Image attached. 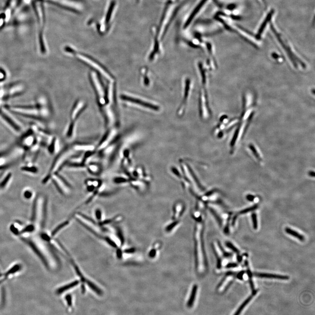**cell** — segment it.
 <instances>
[{"instance_id":"8992f818","label":"cell","mask_w":315,"mask_h":315,"mask_svg":"<svg viewBox=\"0 0 315 315\" xmlns=\"http://www.w3.org/2000/svg\"><path fill=\"white\" fill-rule=\"evenodd\" d=\"M255 277L277 279L281 280H288L289 278L288 276L281 275L275 274H267V273H254L253 274Z\"/></svg>"},{"instance_id":"8d00e7d4","label":"cell","mask_w":315,"mask_h":315,"mask_svg":"<svg viewBox=\"0 0 315 315\" xmlns=\"http://www.w3.org/2000/svg\"><path fill=\"white\" fill-rule=\"evenodd\" d=\"M230 219H231V217H229L228 219H227V224H226V226H225L224 230V233L226 234H228L229 233V222H230Z\"/></svg>"},{"instance_id":"5bb4252c","label":"cell","mask_w":315,"mask_h":315,"mask_svg":"<svg viewBox=\"0 0 315 315\" xmlns=\"http://www.w3.org/2000/svg\"><path fill=\"white\" fill-rule=\"evenodd\" d=\"M22 266L20 264H16L13 265L12 266L9 268L5 274H6L8 278H10L13 275L16 274L17 272H18L21 269Z\"/></svg>"},{"instance_id":"74e56055","label":"cell","mask_w":315,"mask_h":315,"mask_svg":"<svg viewBox=\"0 0 315 315\" xmlns=\"http://www.w3.org/2000/svg\"><path fill=\"white\" fill-rule=\"evenodd\" d=\"M239 267V264L236 263H230L226 265L225 268H235Z\"/></svg>"},{"instance_id":"7402d4cb","label":"cell","mask_w":315,"mask_h":315,"mask_svg":"<svg viewBox=\"0 0 315 315\" xmlns=\"http://www.w3.org/2000/svg\"><path fill=\"white\" fill-rule=\"evenodd\" d=\"M94 214L96 220L99 223L103 221V211L102 208L97 207L95 209Z\"/></svg>"},{"instance_id":"7a4b0ae2","label":"cell","mask_w":315,"mask_h":315,"mask_svg":"<svg viewBox=\"0 0 315 315\" xmlns=\"http://www.w3.org/2000/svg\"><path fill=\"white\" fill-rule=\"evenodd\" d=\"M75 152V151L73 149L72 147V148L68 147L62 151L54 160L51 166L50 172L43 180V183H46L51 179L52 172L55 169L56 167V170L55 173L58 172L59 171H60L63 167L64 166L66 165L67 162L70 160V158H72V157L74 155V154Z\"/></svg>"},{"instance_id":"d6a6232c","label":"cell","mask_w":315,"mask_h":315,"mask_svg":"<svg viewBox=\"0 0 315 315\" xmlns=\"http://www.w3.org/2000/svg\"><path fill=\"white\" fill-rule=\"evenodd\" d=\"M21 169L22 170L33 172V173H36L38 171L36 167H29L27 166L23 167Z\"/></svg>"},{"instance_id":"603a6c76","label":"cell","mask_w":315,"mask_h":315,"mask_svg":"<svg viewBox=\"0 0 315 315\" xmlns=\"http://www.w3.org/2000/svg\"><path fill=\"white\" fill-rule=\"evenodd\" d=\"M217 243L218 245V247H219V249L221 250V252H222V254L223 257L224 258H231V257H233V254L232 253H228V252H226L225 250L222 247L221 245V243L219 241L217 242Z\"/></svg>"},{"instance_id":"4fadbf2b","label":"cell","mask_w":315,"mask_h":315,"mask_svg":"<svg viewBox=\"0 0 315 315\" xmlns=\"http://www.w3.org/2000/svg\"><path fill=\"white\" fill-rule=\"evenodd\" d=\"M257 292H258V290H255L253 291L252 295H250L249 297H248V298L246 299V300L242 303V305L239 306V309H238L236 311V312L235 313V315H239V314H240L241 312L243 310L245 306H247V305L249 303V301H251V300L253 299V296H255V295H256Z\"/></svg>"},{"instance_id":"6da1fadb","label":"cell","mask_w":315,"mask_h":315,"mask_svg":"<svg viewBox=\"0 0 315 315\" xmlns=\"http://www.w3.org/2000/svg\"><path fill=\"white\" fill-rule=\"evenodd\" d=\"M203 224L201 222L197 223L194 234L195 243V260L197 272L204 274L206 270V260L203 242Z\"/></svg>"},{"instance_id":"b9f144b4","label":"cell","mask_w":315,"mask_h":315,"mask_svg":"<svg viewBox=\"0 0 315 315\" xmlns=\"http://www.w3.org/2000/svg\"><path fill=\"white\" fill-rule=\"evenodd\" d=\"M156 249H155V248H153L150 251L149 253V256L150 258H153L155 256L156 254Z\"/></svg>"},{"instance_id":"60d3db41","label":"cell","mask_w":315,"mask_h":315,"mask_svg":"<svg viewBox=\"0 0 315 315\" xmlns=\"http://www.w3.org/2000/svg\"><path fill=\"white\" fill-rule=\"evenodd\" d=\"M136 249L134 248H131L127 249H125L124 250V252L125 253L127 254H131L133 253H135V252Z\"/></svg>"},{"instance_id":"c3c4849f","label":"cell","mask_w":315,"mask_h":315,"mask_svg":"<svg viewBox=\"0 0 315 315\" xmlns=\"http://www.w3.org/2000/svg\"><path fill=\"white\" fill-rule=\"evenodd\" d=\"M237 255V259L238 261L239 262V263H240V262L242 261L243 257H242V256L239 255V254Z\"/></svg>"},{"instance_id":"ffe728a7","label":"cell","mask_w":315,"mask_h":315,"mask_svg":"<svg viewBox=\"0 0 315 315\" xmlns=\"http://www.w3.org/2000/svg\"><path fill=\"white\" fill-rule=\"evenodd\" d=\"M85 283H86L88 285V286H89V288L95 292L97 295H100V296L103 295V293L102 291L99 287H97L94 283H93V282L89 280H86Z\"/></svg>"},{"instance_id":"9c48e42d","label":"cell","mask_w":315,"mask_h":315,"mask_svg":"<svg viewBox=\"0 0 315 315\" xmlns=\"http://www.w3.org/2000/svg\"><path fill=\"white\" fill-rule=\"evenodd\" d=\"M0 116L3 119V120H5L7 123H8V124L10 125L11 127L14 128L15 130L16 131H19L20 130V127H19L18 125H17L15 123V122L13 121L12 120H11V118H10V117L8 116L6 114H5L2 110L0 109Z\"/></svg>"},{"instance_id":"f546056e","label":"cell","mask_w":315,"mask_h":315,"mask_svg":"<svg viewBox=\"0 0 315 315\" xmlns=\"http://www.w3.org/2000/svg\"><path fill=\"white\" fill-rule=\"evenodd\" d=\"M251 217H252V221H253V227L254 229L256 230V229H258V222L257 214L255 213H253L251 215Z\"/></svg>"},{"instance_id":"ba28073f","label":"cell","mask_w":315,"mask_h":315,"mask_svg":"<svg viewBox=\"0 0 315 315\" xmlns=\"http://www.w3.org/2000/svg\"><path fill=\"white\" fill-rule=\"evenodd\" d=\"M125 99L129 100V101H131V102H133V103H135L141 105L145 106V107L150 108L151 109L153 110H158L159 109L158 106H155V105H154L151 104L149 103L144 102V101L140 100V99H135L134 98L127 97H125Z\"/></svg>"},{"instance_id":"484cf974","label":"cell","mask_w":315,"mask_h":315,"mask_svg":"<svg viewBox=\"0 0 315 315\" xmlns=\"http://www.w3.org/2000/svg\"><path fill=\"white\" fill-rule=\"evenodd\" d=\"M258 205L255 204V205H254L253 206H251V207L248 208H245V209L240 211L239 212V214H243L247 213L250 212H252V211L257 209L258 208Z\"/></svg>"},{"instance_id":"8fae6325","label":"cell","mask_w":315,"mask_h":315,"mask_svg":"<svg viewBox=\"0 0 315 315\" xmlns=\"http://www.w3.org/2000/svg\"><path fill=\"white\" fill-rule=\"evenodd\" d=\"M207 1V0H202L201 1V2L199 3V5L197 6V7H196V8L194 9V10H193V12L191 13V16L189 17V18L187 19V22H186V24H185L184 27H187L188 26L190 25V23H191L192 20V19L194 18V17L196 16V15H197V13H198L199 11L200 10L201 8L202 7V6L204 5V3L206 2Z\"/></svg>"},{"instance_id":"f6af8a7d","label":"cell","mask_w":315,"mask_h":315,"mask_svg":"<svg viewBox=\"0 0 315 315\" xmlns=\"http://www.w3.org/2000/svg\"><path fill=\"white\" fill-rule=\"evenodd\" d=\"M247 199L249 201H253L254 200L255 197L251 194H248L247 196Z\"/></svg>"},{"instance_id":"83f0119b","label":"cell","mask_w":315,"mask_h":315,"mask_svg":"<svg viewBox=\"0 0 315 315\" xmlns=\"http://www.w3.org/2000/svg\"><path fill=\"white\" fill-rule=\"evenodd\" d=\"M249 147L250 149L251 150V151H252V152H253L254 155L256 157V158H257L258 160H261V159L260 155L259 153H258L257 149H256L255 147L253 145H252V144H250V145H249Z\"/></svg>"},{"instance_id":"681fc988","label":"cell","mask_w":315,"mask_h":315,"mask_svg":"<svg viewBox=\"0 0 315 315\" xmlns=\"http://www.w3.org/2000/svg\"><path fill=\"white\" fill-rule=\"evenodd\" d=\"M309 175L311 177L315 176V172L313 171H310L309 172Z\"/></svg>"},{"instance_id":"f1b7e54d","label":"cell","mask_w":315,"mask_h":315,"mask_svg":"<svg viewBox=\"0 0 315 315\" xmlns=\"http://www.w3.org/2000/svg\"><path fill=\"white\" fill-rule=\"evenodd\" d=\"M226 245L230 249L233 250L234 252L237 254H239V253H240V251H239V250L237 248L235 247L234 245L230 242H226Z\"/></svg>"},{"instance_id":"9a60e30c","label":"cell","mask_w":315,"mask_h":315,"mask_svg":"<svg viewBox=\"0 0 315 315\" xmlns=\"http://www.w3.org/2000/svg\"><path fill=\"white\" fill-rule=\"evenodd\" d=\"M197 289H198V287L197 286V285H193V287L192 288V289L191 292V295H190V298H189V300L187 301V305L188 307L191 308L193 306V303L195 301L196 295H197Z\"/></svg>"},{"instance_id":"836d02e7","label":"cell","mask_w":315,"mask_h":315,"mask_svg":"<svg viewBox=\"0 0 315 315\" xmlns=\"http://www.w3.org/2000/svg\"><path fill=\"white\" fill-rule=\"evenodd\" d=\"M65 299L66 300L68 306L69 307H72V295H70V294L66 295L65 296Z\"/></svg>"},{"instance_id":"e0dca14e","label":"cell","mask_w":315,"mask_h":315,"mask_svg":"<svg viewBox=\"0 0 315 315\" xmlns=\"http://www.w3.org/2000/svg\"><path fill=\"white\" fill-rule=\"evenodd\" d=\"M113 181L115 184L118 185H123V184H126L130 182V179L128 178L123 176H116L113 179Z\"/></svg>"},{"instance_id":"5b68a950","label":"cell","mask_w":315,"mask_h":315,"mask_svg":"<svg viewBox=\"0 0 315 315\" xmlns=\"http://www.w3.org/2000/svg\"><path fill=\"white\" fill-rule=\"evenodd\" d=\"M84 184L86 186V190L89 193H91L97 188L104 184L101 180L95 179H88L85 180Z\"/></svg>"},{"instance_id":"2e32d148","label":"cell","mask_w":315,"mask_h":315,"mask_svg":"<svg viewBox=\"0 0 315 315\" xmlns=\"http://www.w3.org/2000/svg\"><path fill=\"white\" fill-rule=\"evenodd\" d=\"M70 222V220H67L66 221L64 222H63L62 223L60 224H59L58 226H57L54 229L53 231L52 232L51 236L52 237H53L54 236H55L59 232H60L62 229L64 228L66 226H68Z\"/></svg>"},{"instance_id":"7c38bea8","label":"cell","mask_w":315,"mask_h":315,"mask_svg":"<svg viewBox=\"0 0 315 315\" xmlns=\"http://www.w3.org/2000/svg\"><path fill=\"white\" fill-rule=\"evenodd\" d=\"M79 283H80V281L78 280L72 281V282L68 284V285H65L64 286L58 289L56 291V293L57 294H61L62 293H64L65 291H67L68 290L74 288V287L78 285L79 284Z\"/></svg>"},{"instance_id":"cb8c5ba5","label":"cell","mask_w":315,"mask_h":315,"mask_svg":"<svg viewBox=\"0 0 315 315\" xmlns=\"http://www.w3.org/2000/svg\"><path fill=\"white\" fill-rule=\"evenodd\" d=\"M115 3L114 1H113L111 2V4H110V7L109 10L108 11V13H107V16L106 17V19H105V23L107 24L108 22H109L110 20V17H111V13H112V11H113V9H114V7Z\"/></svg>"},{"instance_id":"f35d334b","label":"cell","mask_w":315,"mask_h":315,"mask_svg":"<svg viewBox=\"0 0 315 315\" xmlns=\"http://www.w3.org/2000/svg\"><path fill=\"white\" fill-rule=\"evenodd\" d=\"M16 108H22V109H32L36 108L35 106L33 105H17L15 106Z\"/></svg>"},{"instance_id":"4dcf8cb0","label":"cell","mask_w":315,"mask_h":315,"mask_svg":"<svg viewBox=\"0 0 315 315\" xmlns=\"http://www.w3.org/2000/svg\"><path fill=\"white\" fill-rule=\"evenodd\" d=\"M36 217H37V200H35L34 202L33 208H32V222H35Z\"/></svg>"},{"instance_id":"7dc6e473","label":"cell","mask_w":315,"mask_h":315,"mask_svg":"<svg viewBox=\"0 0 315 315\" xmlns=\"http://www.w3.org/2000/svg\"><path fill=\"white\" fill-rule=\"evenodd\" d=\"M237 218V215H235L233 217V221H232V224L233 226H234L235 224V222H236V219Z\"/></svg>"},{"instance_id":"bcb514c9","label":"cell","mask_w":315,"mask_h":315,"mask_svg":"<svg viewBox=\"0 0 315 315\" xmlns=\"http://www.w3.org/2000/svg\"><path fill=\"white\" fill-rule=\"evenodd\" d=\"M32 195V193H31V192L28 191L25 192V193H24V196L26 198H30Z\"/></svg>"},{"instance_id":"7bdbcfd3","label":"cell","mask_w":315,"mask_h":315,"mask_svg":"<svg viewBox=\"0 0 315 315\" xmlns=\"http://www.w3.org/2000/svg\"><path fill=\"white\" fill-rule=\"evenodd\" d=\"M116 256L118 258L120 259L122 258V256H123V252L122 250L120 249H117L116 251Z\"/></svg>"},{"instance_id":"52a82bcc","label":"cell","mask_w":315,"mask_h":315,"mask_svg":"<svg viewBox=\"0 0 315 315\" xmlns=\"http://www.w3.org/2000/svg\"><path fill=\"white\" fill-rule=\"evenodd\" d=\"M72 148L75 151H83L84 152L95 150V147L93 145L88 144H76L73 146Z\"/></svg>"},{"instance_id":"3957f363","label":"cell","mask_w":315,"mask_h":315,"mask_svg":"<svg viewBox=\"0 0 315 315\" xmlns=\"http://www.w3.org/2000/svg\"><path fill=\"white\" fill-rule=\"evenodd\" d=\"M54 175L55 178L53 180V181L58 191L63 195L65 196L69 195L71 192L70 184L58 172L54 173Z\"/></svg>"},{"instance_id":"ee69618b","label":"cell","mask_w":315,"mask_h":315,"mask_svg":"<svg viewBox=\"0 0 315 315\" xmlns=\"http://www.w3.org/2000/svg\"><path fill=\"white\" fill-rule=\"evenodd\" d=\"M245 274L244 271H240L239 273H238L237 274V278H238L240 280H243V276L244 274Z\"/></svg>"},{"instance_id":"277c9868","label":"cell","mask_w":315,"mask_h":315,"mask_svg":"<svg viewBox=\"0 0 315 315\" xmlns=\"http://www.w3.org/2000/svg\"><path fill=\"white\" fill-rule=\"evenodd\" d=\"M115 135V132L114 130L107 133L103 137L102 140L100 141L99 144L97 146L96 149H95V150H97V151H101L103 150L104 149L105 147L110 145V143L114 139Z\"/></svg>"},{"instance_id":"d590c367","label":"cell","mask_w":315,"mask_h":315,"mask_svg":"<svg viewBox=\"0 0 315 315\" xmlns=\"http://www.w3.org/2000/svg\"><path fill=\"white\" fill-rule=\"evenodd\" d=\"M11 173L8 174V175L4 179V180L2 182V183H1V184H0V187H5V186L6 184L8 182L9 179H10L11 177Z\"/></svg>"},{"instance_id":"d6986e66","label":"cell","mask_w":315,"mask_h":315,"mask_svg":"<svg viewBox=\"0 0 315 315\" xmlns=\"http://www.w3.org/2000/svg\"><path fill=\"white\" fill-rule=\"evenodd\" d=\"M285 232L286 233L289 234L290 235H292V236H294L296 238L298 239L300 241H303L305 240V238L304 236L298 233V232H296L295 230H293V229H291V228H286L285 229Z\"/></svg>"},{"instance_id":"1f68e13d","label":"cell","mask_w":315,"mask_h":315,"mask_svg":"<svg viewBox=\"0 0 315 315\" xmlns=\"http://www.w3.org/2000/svg\"><path fill=\"white\" fill-rule=\"evenodd\" d=\"M104 240L111 247H113L114 248H116L117 247V244L109 237H105Z\"/></svg>"},{"instance_id":"ab89813d","label":"cell","mask_w":315,"mask_h":315,"mask_svg":"<svg viewBox=\"0 0 315 315\" xmlns=\"http://www.w3.org/2000/svg\"><path fill=\"white\" fill-rule=\"evenodd\" d=\"M8 278V277L5 273L4 274H0V284H1L2 282Z\"/></svg>"},{"instance_id":"4316f807","label":"cell","mask_w":315,"mask_h":315,"mask_svg":"<svg viewBox=\"0 0 315 315\" xmlns=\"http://www.w3.org/2000/svg\"><path fill=\"white\" fill-rule=\"evenodd\" d=\"M116 234L118 237L119 238V239L120 240L121 245H123L124 243V238L123 235V232L119 228H118L116 229Z\"/></svg>"},{"instance_id":"d4e9b609","label":"cell","mask_w":315,"mask_h":315,"mask_svg":"<svg viewBox=\"0 0 315 315\" xmlns=\"http://www.w3.org/2000/svg\"><path fill=\"white\" fill-rule=\"evenodd\" d=\"M56 139H54L52 141L50 145L48 147V150L49 152L51 153V154H53L55 153L56 151Z\"/></svg>"},{"instance_id":"e575fe53","label":"cell","mask_w":315,"mask_h":315,"mask_svg":"<svg viewBox=\"0 0 315 315\" xmlns=\"http://www.w3.org/2000/svg\"><path fill=\"white\" fill-rule=\"evenodd\" d=\"M4 294L3 287L1 286V284H0V306L2 305L4 301Z\"/></svg>"},{"instance_id":"ac0fdd59","label":"cell","mask_w":315,"mask_h":315,"mask_svg":"<svg viewBox=\"0 0 315 315\" xmlns=\"http://www.w3.org/2000/svg\"><path fill=\"white\" fill-rule=\"evenodd\" d=\"M245 266L247 268V274L249 278V284H250V287H251V289L253 291L255 290L254 285L253 282V279H252V276H253V274H252V272H251V270H250V268H249V265L248 262L247 260H245Z\"/></svg>"},{"instance_id":"44dd1931","label":"cell","mask_w":315,"mask_h":315,"mask_svg":"<svg viewBox=\"0 0 315 315\" xmlns=\"http://www.w3.org/2000/svg\"><path fill=\"white\" fill-rule=\"evenodd\" d=\"M122 217L120 215H116L113 218H109V219H106V220H103L102 222H100L99 223V224L100 226H103V225H107V224H110L114 222H116L118 219L121 218Z\"/></svg>"},{"instance_id":"30bf717a","label":"cell","mask_w":315,"mask_h":315,"mask_svg":"<svg viewBox=\"0 0 315 315\" xmlns=\"http://www.w3.org/2000/svg\"><path fill=\"white\" fill-rule=\"evenodd\" d=\"M86 169L88 170V172L93 175H98L101 171L100 166L95 163L87 164Z\"/></svg>"}]
</instances>
